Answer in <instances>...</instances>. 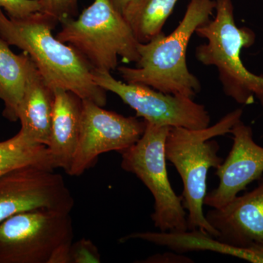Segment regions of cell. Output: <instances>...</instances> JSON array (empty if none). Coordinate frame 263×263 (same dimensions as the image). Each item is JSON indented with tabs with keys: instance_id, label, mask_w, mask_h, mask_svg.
<instances>
[{
	"instance_id": "d6986e66",
	"label": "cell",
	"mask_w": 263,
	"mask_h": 263,
	"mask_svg": "<svg viewBox=\"0 0 263 263\" xmlns=\"http://www.w3.org/2000/svg\"><path fill=\"white\" fill-rule=\"evenodd\" d=\"M41 13L57 22L72 18L77 12L78 0H39Z\"/></svg>"
},
{
	"instance_id": "4fadbf2b",
	"label": "cell",
	"mask_w": 263,
	"mask_h": 263,
	"mask_svg": "<svg viewBox=\"0 0 263 263\" xmlns=\"http://www.w3.org/2000/svg\"><path fill=\"white\" fill-rule=\"evenodd\" d=\"M53 91L51 138L46 147L53 168L63 169L68 174L79 144L83 100L67 90Z\"/></svg>"
},
{
	"instance_id": "9a60e30c",
	"label": "cell",
	"mask_w": 263,
	"mask_h": 263,
	"mask_svg": "<svg viewBox=\"0 0 263 263\" xmlns=\"http://www.w3.org/2000/svg\"><path fill=\"white\" fill-rule=\"evenodd\" d=\"M53 91L37 67L31 72L18 107L20 133L33 143L47 146L51 138Z\"/></svg>"
},
{
	"instance_id": "6da1fadb",
	"label": "cell",
	"mask_w": 263,
	"mask_h": 263,
	"mask_svg": "<svg viewBox=\"0 0 263 263\" xmlns=\"http://www.w3.org/2000/svg\"><path fill=\"white\" fill-rule=\"evenodd\" d=\"M56 23L41 12L14 19L0 10V37L29 55L52 90H67L105 106L107 91L95 82L93 68L84 57L53 36Z\"/></svg>"
},
{
	"instance_id": "7c38bea8",
	"label": "cell",
	"mask_w": 263,
	"mask_h": 263,
	"mask_svg": "<svg viewBox=\"0 0 263 263\" xmlns=\"http://www.w3.org/2000/svg\"><path fill=\"white\" fill-rule=\"evenodd\" d=\"M205 217L221 241L240 247L263 245V176L257 187L212 209Z\"/></svg>"
},
{
	"instance_id": "52a82bcc",
	"label": "cell",
	"mask_w": 263,
	"mask_h": 263,
	"mask_svg": "<svg viewBox=\"0 0 263 263\" xmlns=\"http://www.w3.org/2000/svg\"><path fill=\"white\" fill-rule=\"evenodd\" d=\"M146 129L133 146L121 152L122 167L136 175L155 198L152 214L155 228L162 232L188 230L183 198L171 186L166 166L165 141L171 127L146 122Z\"/></svg>"
},
{
	"instance_id": "5b68a950",
	"label": "cell",
	"mask_w": 263,
	"mask_h": 263,
	"mask_svg": "<svg viewBox=\"0 0 263 263\" xmlns=\"http://www.w3.org/2000/svg\"><path fill=\"white\" fill-rule=\"evenodd\" d=\"M60 23L57 37L79 52L93 70L110 72L118 68L119 57L126 63L139 60V42L110 0H94L77 18Z\"/></svg>"
},
{
	"instance_id": "5bb4252c",
	"label": "cell",
	"mask_w": 263,
	"mask_h": 263,
	"mask_svg": "<svg viewBox=\"0 0 263 263\" xmlns=\"http://www.w3.org/2000/svg\"><path fill=\"white\" fill-rule=\"evenodd\" d=\"M130 239H141L154 245L163 246L178 252L212 251L251 262H263V245L236 247L221 241L216 237L199 230L183 232H141L122 237L121 243Z\"/></svg>"
},
{
	"instance_id": "2e32d148",
	"label": "cell",
	"mask_w": 263,
	"mask_h": 263,
	"mask_svg": "<svg viewBox=\"0 0 263 263\" xmlns=\"http://www.w3.org/2000/svg\"><path fill=\"white\" fill-rule=\"evenodd\" d=\"M10 46L0 37V100L4 103L3 117L16 122L19 105L35 65L28 54H15Z\"/></svg>"
},
{
	"instance_id": "9c48e42d",
	"label": "cell",
	"mask_w": 263,
	"mask_h": 263,
	"mask_svg": "<svg viewBox=\"0 0 263 263\" xmlns=\"http://www.w3.org/2000/svg\"><path fill=\"white\" fill-rule=\"evenodd\" d=\"M74 204L64 178L53 169L27 164L0 176V223L32 211L70 214Z\"/></svg>"
},
{
	"instance_id": "8fae6325",
	"label": "cell",
	"mask_w": 263,
	"mask_h": 263,
	"mask_svg": "<svg viewBox=\"0 0 263 263\" xmlns=\"http://www.w3.org/2000/svg\"><path fill=\"white\" fill-rule=\"evenodd\" d=\"M230 133L233 136L231 150L216 168L219 185L204 199V205L212 209L224 206L263 176V147L254 141L252 127L240 121Z\"/></svg>"
},
{
	"instance_id": "7a4b0ae2",
	"label": "cell",
	"mask_w": 263,
	"mask_h": 263,
	"mask_svg": "<svg viewBox=\"0 0 263 263\" xmlns=\"http://www.w3.org/2000/svg\"><path fill=\"white\" fill-rule=\"evenodd\" d=\"M215 0H190L182 20L169 35L164 32L138 44L136 67L121 66L118 71L124 82L150 86L165 94L193 98L201 85L189 70L186 51L196 29L210 20Z\"/></svg>"
},
{
	"instance_id": "277c9868",
	"label": "cell",
	"mask_w": 263,
	"mask_h": 263,
	"mask_svg": "<svg viewBox=\"0 0 263 263\" xmlns=\"http://www.w3.org/2000/svg\"><path fill=\"white\" fill-rule=\"evenodd\" d=\"M215 17L195 31L207 41L197 46V60L217 69L227 96L242 105H252L257 99L263 109V76L249 71L240 58L242 50L255 43V32L237 26L233 0H215Z\"/></svg>"
},
{
	"instance_id": "3957f363",
	"label": "cell",
	"mask_w": 263,
	"mask_h": 263,
	"mask_svg": "<svg viewBox=\"0 0 263 263\" xmlns=\"http://www.w3.org/2000/svg\"><path fill=\"white\" fill-rule=\"evenodd\" d=\"M243 110H233L216 124L200 129L171 127L165 141L166 158L178 171L183 183V206L188 211L189 230H199L217 238L219 233L207 221L202 208L206 195L209 169L217 168L223 160L219 146L212 141L230 133L241 121Z\"/></svg>"
},
{
	"instance_id": "7402d4cb",
	"label": "cell",
	"mask_w": 263,
	"mask_h": 263,
	"mask_svg": "<svg viewBox=\"0 0 263 263\" xmlns=\"http://www.w3.org/2000/svg\"><path fill=\"white\" fill-rule=\"evenodd\" d=\"M110 1L115 8L122 13L127 5L130 3L131 0H110Z\"/></svg>"
},
{
	"instance_id": "e0dca14e",
	"label": "cell",
	"mask_w": 263,
	"mask_h": 263,
	"mask_svg": "<svg viewBox=\"0 0 263 263\" xmlns=\"http://www.w3.org/2000/svg\"><path fill=\"white\" fill-rule=\"evenodd\" d=\"M179 0H131L122 15L137 41L146 43L162 32Z\"/></svg>"
},
{
	"instance_id": "ba28073f",
	"label": "cell",
	"mask_w": 263,
	"mask_h": 263,
	"mask_svg": "<svg viewBox=\"0 0 263 263\" xmlns=\"http://www.w3.org/2000/svg\"><path fill=\"white\" fill-rule=\"evenodd\" d=\"M97 85L111 91L136 110L137 117L161 127L204 129L210 126L211 117L205 107L193 98L165 94L150 86L117 80L110 72L93 70Z\"/></svg>"
},
{
	"instance_id": "8992f818",
	"label": "cell",
	"mask_w": 263,
	"mask_h": 263,
	"mask_svg": "<svg viewBox=\"0 0 263 263\" xmlns=\"http://www.w3.org/2000/svg\"><path fill=\"white\" fill-rule=\"evenodd\" d=\"M70 214L36 210L0 223V263H69Z\"/></svg>"
},
{
	"instance_id": "44dd1931",
	"label": "cell",
	"mask_w": 263,
	"mask_h": 263,
	"mask_svg": "<svg viewBox=\"0 0 263 263\" xmlns=\"http://www.w3.org/2000/svg\"><path fill=\"white\" fill-rule=\"evenodd\" d=\"M0 10L10 18H26L41 12L39 0H0Z\"/></svg>"
},
{
	"instance_id": "ffe728a7",
	"label": "cell",
	"mask_w": 263,
	"mask_h": 263,
	"mask_svg": "<svg viewBox=\"0 0 263 263\" xmlns=\"http://www.w3.org/2000/svg\"><path fill=\"white\" fill-rule=\"evenodd\" d=\"M101 262L100 252L93 242L86 238L72 243L69 252V263Z\"/></svg>"
},
{
	"instance_id": "ac0fdd59",
	"label": "cell",
	"mask_w": 263,
	"mask_h": 263,
	"mask_svg": "<svg viewBox=\"0 0 263 263\" xmlns=\"http://www.w3.org/2000/svg\"><path fill=\"white\" fill-rule=\"evenodd\" d=\"M27 164L53 169L47 147L33 143L20 132L11 138L0 142V176Z\"/></svg>"
},
{
	"instance_id": "30bf717a",
	"label": "cell",
	"mask_w": 263,
	"mask_h": 263,
	"mask_svg": "<svg viewBox=\"0 0 263 263\" xmlns=\"http://www.w3.org/2000/svg\"><path fill=\"white\" fill-rule=\"evenodd\" d=\"M146 125L144 120L125 117L91 100H83L79 144L67 174L80 176L102 154L127 149L141 138Z\"/></svg>"
}]
</instances>
